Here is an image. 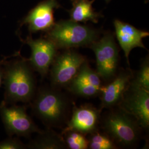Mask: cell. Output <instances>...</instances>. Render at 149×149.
<instances>
[{
    "label": "cell",
    "mask_w": 149,
    "mask_h": 149,
    "mask_svg": "<svg viewBox=\"0 0 149 149\" xmlns=\"http://www.w3.org/2000/svg\"><path fill=\"white\" fill-rule=\"evenodd\" d=\"M27 59L15 60L4 64L3 82L6 103H27L34 97L36 82Z\"/></svg>",
    "instance_id": "6da1fadb"
},
{
    "label": "cell",
    "mask_w": 149,
    "mask_h": 149,
    "mask_svg": "<svg viewBox=\"0 0 149 149\" xmlns=\"http://www.w3.org/2000/svg\"><path fill=\"white\" fill-rule=\"evenodd\" d=\"M69 109L67 97L53 88L40 89L32 103L34 114L48 127L60 125L65 120Z\"/></svg>",
    "instance_id": "7a4b0ae2"
},
{
    "label": "cell",
    "mask_w": 149,
    "mask_h": 149,
    "mask_svg": "<svg viewBox=\"0 0 149 149\" xmlns=\"http://www.w3.org/2000/svg\"><path fill=\"white\" fill-rule=\"evenodd\" d=\"M100 34L99 31L77 22L62 20L55 23L48 32V39L57 48L70 49L82 47H90Z\"/></svg>",
    "instance_id": "3957f363"
},
{
    "label": "cell",
    "mask_w": 149,
    "mask_h": 149,
    "mask_svg": "<svg viewBox=\"0 0 149 149\" xmlns=\"http://www.w3.org/2000/svg\"><path fill=\"white\" fill-rule=\"evenodd\" d=\"M102 125L107 135L120 146L130 148L138 141L141 127L133 117L120 108L109 112Z\"/></svg>",
    "instance_id": "277c9868"
},
{
    "label": "cell",
    "mask_w": 149,
    "mask_h": 149,
    "mask_svg": "<svg viewBox=\"0 0 149 149\" xmlns=\"http://www.w3.org/2000/svg\"><path fill=\"white\" fill-rule=\"evenodd\" d=\"M90 47L95 54L97 74L104 80L113 78L119 64V49L114 36L107 33Z\"/></svg>",
    "instance_id": "5b68a950"
},
{
    "label": "cell",
    "mask_w": 149,
    "mask_h": 149,
    "mask_svg": "<svg viewBox=\"0 0 149 149\" xmlns=\"http://www.w3.org/2000/svg\"><path fill=\"white\" fill-rule=\"evenodd\" d=\"M118 105L133 117L141 128H149V90L130 81Z\"/></svg>",
    "instance_id": "8992f818"
},
{
    "label": "cell",
    "mask_w": 149,
    "mask_h": 149,
    "mask_svg": "<svg viewBox=\"0 0 149 149\" xmlns=\"http://www.w3.org/2000/svg\"><path fill=\"white\" fill-rule=\"evenodd\" d=\"M85 61L84 56L70 50L56 55L50 71L51 81L54 86L68 87Z\"/></svg>",
    "instance_id": "52a82bcc"
},
{
    "label": "cell",
    "mask_w": 149,
    "mask_h": 149,
    "mask_svg": "<svg viewBox=\"0 0 149 149\" xmlns=\"http://www.w3.org/2000/svg\"><path fill=\"white\" fill-rule=\"evenodd\" d=\"M0 115L6 130L10 135L28 137L34 133L42 132L28 116L24 107H8L7 103L2 102L0 105Z\"/></svg>",
    "instance_id": "ba28073f"
},
{
    "label": "cell",
    "mask_w": 149,
    "mask_h": 149,
    "mask_svg": "<svg viewBox=\"0 0 149 149\" xmlns=\"http://www.w3.org/2000/svg\"><path fill=\"white\" fill-rule=\"evenodd\" d=\"M26 43L32 51L31 58L27 60L32 69L36 71L42 77L46 76L56 56L58 48L48 38L33 39L28 37Z\"/></svg>",
    "instance_id": "9c48e42d"
},
{
    "label": "cell",
    "mask_w": 149,
    "mask_h": 149,
    "mask_svg": "<svg viewBox=\"0 0 149 149\" xmlns=\"http://www.w3.org/2000/svg\"><path fill=\"white\" fill-rule=\"evenodd\" d=\"M60 7L58 0H45L38 5L31 11L24 20L29 32L49 31L55 23L54 13Z\"/></svg>",
    "instance_id": "30bf717a"
},
{
    "label": "cell",
    "mask_w": 149,
    "mask_h": 149,
    "mask_svg": "<svg viewBox=\"0 0 149 149\" xmlns=\"http://www.w3.org/2000/svg\"><path fill=\"white\" fill-rule=\"evenodd\" d=\"M116 36L129 65V55L135 48L146 49L143 42L145 38L149 36V33L136 28L130 24L115 19L113 22Z\"/></svg>",
    "instance_id": "8fae6325"
},
{
    "label": "cell",
    "mask_w": 149,
    "mask_h": 149,
    "mask_svg": "<svg viewBox=\"0 0 149 149\" xmlns=\"http://www.w3.org/2000/svg\"><path fill=\"white\" fill-rule=\"evenodd\" d=\"M100 111L86 105L74 108L65 132L73 130L85 134L96 131L100 119Z\"/></svg>",
    "instance_id": "7c38bea8"
},
{
    "label": "cell",
    "mask_w": 149,
    "mask_h": 149,
    "mask_svg": "<svg viewBox=\"0 0 149 149\" xmlns=\"http://www.w3.org/2000/svg\"><path fill=\"white\" fill-rule=\"evenodd\" d=\"M132 78L130 71H123L120 72L110 84L106 86H101L100 92L101 109L111 108L119 104Z\"/></svg>",
    "instance_id": "4fadbf2b"
},
{
    "label": "cell",
    "mask_w": 149,
    "mask_h": 149,
    "mask_svg": "<svg viewBox=\"0 0 149 149\" xmlns=\"http://www.w3.org/2000/svg\"><path fill=\"white\" fill-rule=\"evenodd\" d=\"M72 7L68 10L70 19L75 22H92L97 23L102 17L101 13L96 12L92 7V3L95 0H70Z\"/></svg>",
    "instance_id": "5bb4252c"
},
{
    "label": "cell",
    "mask_w": 149,
    "mask_h": 149,
    "mask_svg": "<svg viewBox=\"0 0 149 149\" xmlns=\"http://www.w3.org/2000/svg\"><path fill=\"white\" fill-rule=\"evenodd\" d=\"M36 139L32 140L28 145V148L36 149H67L63 137L49 129L47 131H42Z\"/></svg>",
    "instance_id": "9a60e30c"
},
{
    "label": "cell",
    "mask_w": 149,
    "mask_h": 149,
    "mask_svg": "<svg viewBox=\"0 0 149 149\" xmlns=\"http://www.w3.org/2000/svg\"><path fill=\"white\" fill-rule=\"evenodd\" d=\"M71 82L88 84L99 88L102 86L100 76L97 72L91 68L86 60L81 65L77 74Z\"/></svg>",
    "instance_id": "2e32d148"
},
{
    "label": "cell",
    "mask_w": 149,
    "mask_h": 149,
    "mask_svg": "<svg viewBox=\"0 0 149 149\" xmlns=\"http://www.w3.org/2000/svg\"><path fill=\"white\" fill-rule=\"evenodd\" d=\"M88 148L90 149H116L117 146L108 135L95 131L91 133L88 139Z\"/></svg>",
    "instance_id": "e0dca14e"
},
{
    "label": "cell",
    "mask_w": 149,
    "mask_h": 149,
    "mask_svg": "<svg viewBox=\"0 0 149 149\" xmlns=\"http://www.w3.org/2000/svg\"><path fill=\"white\" fill-rule=\"evenodd\" d=\"M67 148L70 149H87L88 148V140L85 134L73 130L65 132L64 139Z\"/></svg>",
    "instance_id": "ac0fdd59"
},
{
    "label": "cell",
    "mask_w": 149,
    "mask_h": 149,
    "mask_svg": "<svg viewBox=\"0 0 149 149\" xmlns=\"http://www.w3.org/2000/svg\"><path fill=\"white\" fill-rule=\"evenodd\" d=\"M70 91L77 96L90 98L100 94L101 88L88 84L71 82L69 86Z\"/></svg>",
    "instance_id": "d6986e66"
},
{
    "label": "cell",
    "mask_w": 149,
    "mask_h": 149,
    "mask_svg": "<svg viewBox=\"0 0 149 149\" xmlns=\"http://www.w3.org/2000/svg\"><path fill=\"white\" fill-rule=\"evenodd\" d=\"M132 82L146 90H149V60L146 57L141 63L135 78H132Z\"/></svg>",
    "instance_id": "ffe728a7"
},
{
    "label": "cell",
    "mask_w": 149,
    "mask_h": 149,
    "mask_svg": "<svg viewBox=\"0 0 149 149\" xmlns=\"http://www.w3.org/2000/svg\"><path fill=\"white\" fill-rule=\"evenodd\" d=\"M26 147L17 139H7L0 142V149H22Z\"/></svg>",
    "instance_id": "44dd1931"
},
{
    "label": "cell",
    "mask_w": 149,
    "mask_h": 149,
    "mask_svg": "<svg viewBox=\"0 0 149 149\" xmlns=\"http://www.w3.org/2000/svg\"><path fill=\"white\" fill-rule=\"evenodd\" d=\"M3 82V66L2 63H0V86Z\"/></svg>",
    "instance_id": "7402d4cb"
},
{
    "label": "cell",
    "mask_w": 149,
    "mask_h": 149,
    "mask_svg": "<svg viewBox=\"0 0 149 149\" xmlns=\"http://www.w3.org/2000/svg\"><path fill=\"white\" fill-rule=\"evenodd\" d=\"M107 2H109L111 0H105Z\"/></svg>",
    "instance_id": "603a6c76"
}]
</instances>
